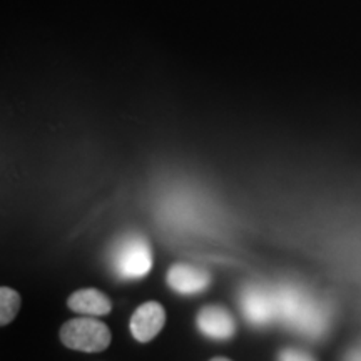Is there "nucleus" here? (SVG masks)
<instances>
[{
	"mask_svg": "<svg viewBox=\"0 0 361 361\" xmlns=\"http://www.w3.org/2000/svg\"><path fill=\"white\" fill-rule=\"evenodd\" d=\"M274 296H276L278 316L293 328L310 333V335H316L324 328L322 311L316 308L313 301L303 293L295 288L283 286L274 291Z\"/></svg>",
	"mask_w": 361,
	"mask_h": 361,
	"instance_id": "obj_1",
	"label": "nucleus"
},
{
	"mask_svg": "<svg viewBox=\"0 0 361 361\" xmlns=\"http://www.w3.org/2000/svg\"><path fill=\"white\" fill-rule=\"evenodd\" d=\"M111 264L121 279L146 276L152 268V251L147 239L139 234H126L112 247Z\"/></svg>",
	"mask_w": 361,
	"mask_h": 361,
	"instance_id": "obj_2",
	"label": "nucleus"
},
{
	"mask_svg": "<svg viewBox=\"0 0 361 361\" xmlns=\"http://www.w3.org/2000/svg\"><path fill=\"white\" fill-rule=\"evenodd\" d=\"M61 340L71 350L97 353L111 345V331L102 322L85 316L67 322L61 329Z\"/></svg>",
	"mask_w": 361,
	"mask_h": 361,
	"instance_id": "obj_3",
	"label": "nucleus"
},
{
	"mask_svg": "<svg viewBox=\"0 0 361 361\" xmlns=\"http://www.w3.org/2000/svg\"><path fill=\"white\" fill-rule=\"evenodd\" d=\"M241 306L246 319L255 326H264L278 318L274 291H268L261 286L246 288L241 296Z\"/></svg>",
	"mask_w": 361,
	"mask_h": 361,
	"instance_id": "obj_4",
	"label": "nucleus"
},
{
	"mask_svg": "<svg viewBox=\"0 0 361 361\" xmlns=\"http://www.w3.org/2000/svg\"><path fill=\"white\" fill-rule=\"evenodd\" d=\"M166 313L164 308L156 301H149L139 306L130 316V333L137 341L147 343L159 335V331L164 326Z\"/></svg>",
	"mask_w": 361,
	"mask_h": 361,
	"instance_id": "obj_5",
	"label": "nucleus"
},
{
	"mask_svg": "<svg viewBox=\"0 0 361 361\" xmlns=\"http://www.w3.org/2000/svg\"><path fill=\"white\" fill-rule=\"evenodd\" d=\"M209 274L191 264H173L168 273V284L180 295H197L209 286Z\"/></svg>",
	"mask_w": 361,
	"mask_h": 361,
	"instance_id": "obj_6",
	"label": "nucleus"
},
{
	"mask_svg": "<svg viewBox=\"0 0 361 361\" xmlns=\"http://www.w3.org/2000/svg\"><path fill=\"white\" fill-rule=\"evenodd\" d=\"M197 328L213 340H229L236 331V323L223 306H204L197 313Z\"/></svg>",
	"mask_w": 361,
	"mask_h": 361,
	"instance_id": "obj_7",
	"label": "nucleus"
},
{
	"mask_svg": "<svg viewBox=\"0 0 361 361\" xmlns=\"http://www.w3.org/2000/svg\"><path fill=\"white\" fill-rule=\"evenodd\" d=\"M67 305L74 313L85 316H104L112 308L109 298L101 291L92 290V288L72 293Z\"/></svg>",
	"mask_w": 361,
	"mask_h": 361,
	"instance_id": "obj_8",
	"label": "nucleus"
},
{
	"mask_svg": "<svg viewBox=\"0 0 361 361\" xmlns=\"http://www.w3.org/2000/svg\"><path fill=\"white\" fill-rule=\"evenodd\" d=\"M20 310V296L12 288L2 286L0 290V324L6 326L16 318Z\"/></svg>",
	"mask_w": 361,
	"mask_h": 361,
	"instance_id": "obj_9",
	"label": "nucleus"
},
{
	"mask_svg": "<svg viewBox=\"0 0 361 361\" xmlns=\"http://www.w3.org/2000/svg\"><path fill=\"white\" fill-rule=\"evenodd\" d=\"M279 361H314L308 353L301 350L286 348L279 353Z\"/></svg>",
	"mask_w": 361,
	"mask_h": 361,
	"instance_id": "obj_10",
	"label": "nucleus"
},
{
	"mask_svg": "<svg viewBox=\"0 0 361 361\" xmlns=\"http://www.w3.org/2000/svg\"><path fill=\"white\" fill-rule=\"evenodd\" d=\"M350 361H361V351H355V353L351 355Z\"/></svg>",
	"mask_w": 361,
	"mask_h": 361,
	"instance_id": "obj_11",
	"label": "nucleus"
},
{
	"mask_svg": "<svg viewBox=\"0 0 361 361\" xmlns=\"http://www.w3.org/2000/svg\"><path fill=\"white\" fill-rule=\"evenodd\" d=\"M211 361H229L228 358H214V360H211Z\"/></svg>",
	"mask_w": 361,
	"mask_h": 361,
	"instance_id": "obj_12",
	"label": "nucleus"
}]
</instances>
